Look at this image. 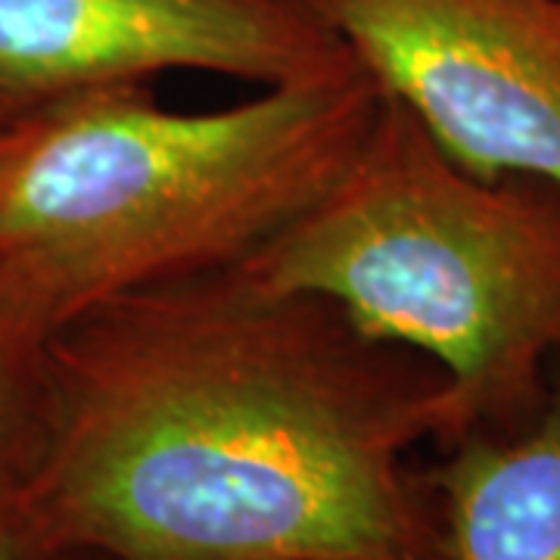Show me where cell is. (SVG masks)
I'll use <instances>...</instances> for the list:
<instances>
[{
  "label": "cell",
  "mask_w": 560,
  "mask_h": 560,
  "mask_svg": "<svg viewBox=\"0 0 560 560\" xmlns=\"http://www.w3.org/2000/svg\"><path fill=\"white\" fill-rule=\"evenodd\" d=\"M458 436L436 361L231 265L113 296L44 342L3 501L38 560H445L411 455Z\"/></svg>",
  "instance_id": "1"
},
{
  "label": "cell",
  "mask_w": 560,
  "mask_h": 560,
  "mask_svg": "<svg viewBox=\"0 0 560 560\" xmlns=\"http://www.w3.org/2000/svg\"><path fill=\"white\" fill-rule=\"evenodd\" d=\"M381 97L352 66L212 113L147 84L44 113L0 180V324L47 342L113 296L237 265L340 178Z\"/></svg>",
  "instance_id": "2"
},
{
  "label": "cell",
  "mask_w": 560,
  "mask_h": 560,
  "mask_svg": "<svg viewBox=\"0 0 560 560\" xmlns=\"http://www.w3.org/2000/svg\"><path fill=\"white\" fill-rule=\"evenodd\" d=\"M234 268L340 302L377 340L433 359L460 436L539 415L560 355V184L480 178L383 94L318 200Z\"/></svg>",
  "instance_id": "3"
},
{
  "label": "cell",
  "mask_w": 560,
  "mask_h": 560,
  "mask_svg": "<svg viewBox=\"0 0 560 560\" xmlns=\"http://www.w3.org/2000/svg\"><path fill=\"white\" fill-rule=\"evenodd\" d=\"M480 178L560 184V0H302Z\"/></svg>",
  "instance_id": "4"
},
{
  "label": "cell",
  "mask_w": 560,
  "mask_h": 560,
  "mask_svg": "<svg viewBox=\"0 0 560 560\" xmlns=\"http://www.w3.org/2000/svg\"><path fill=\"white\" fill-rule=\"evenodd\" d=\"M352 66L302 0H0V128L168 69L275 88Z\"/></svg>",
  "instance_id": "5"
},
{
  "label": "cell",
  "mask_w": 560,
  "mask_h": 560,
  "mask_svg": "<svg viewBox=\"0 0 560 560\" xmlns=\"http://www.w3.org/2000/svg\"><path fill=\"white\" fill-rule=\"evenodd\" d=\"M442 452L427 474L445 560H560V355L526 427L470 430Z\"/></svg>",
  "instance_id": "6"
},
{
  "label": "cell",
  "mask_w": 560,
  "mask_h": 560,
  "mask_svg": "<svg viewBox=\"0 0 560 560\" xmlns=\"http://www.w3.org/2000/svg\"><path fill=\"white\" fill-rule=\"evenodd\" d=\"M44 342L0 324V499L20 474L38 411Z\"/></svg>",
  "instance_id": "7"
},
{
  "label": "cell",
  "mask_w": 560,
  "mask_h": 560,
  "mask_svg": "<svg viewBox=\"0 0 560 560\" xmlns=\"http://www.w3.org/2000/svg\"><path fill=\"white\" fill-rule=\"evenodd\" d=\"M0 560H38L3 499H0Z\"/></svg>",
  "instance_id": "8"
},
{
  "label": "cell",
  "mask_w": 560,
  "mask_h": 560,
  "mask_svg": "<svg viewBox=\"0 0 560 560\" xmlns=\"http://www.w3.org/2000/svg\"><path fill=\"white\" fill-rule=\"evenodd\" d=\"M38 119L20 121V125H10V128H0V180L10 172L13 160L20 156V150L25 147V140L32 138V128Z\"/></svg>",
  "instance_id": "9"
},
{
  "label": "cell",
  "mask_w": 560,
  "mask_h": 560,
  "mask_svg": "<svg viewBox=\"0 0 560 560\" xmlns=\"http://www.w3.org/2000/svg\"><path fill=\"white\" fill-rule=\"evenodd\" d=\"M66 555H75V560H113L106 555H91V551H66Z\"/></svg>",
  "instance_id": "10"
}]
</instances>
